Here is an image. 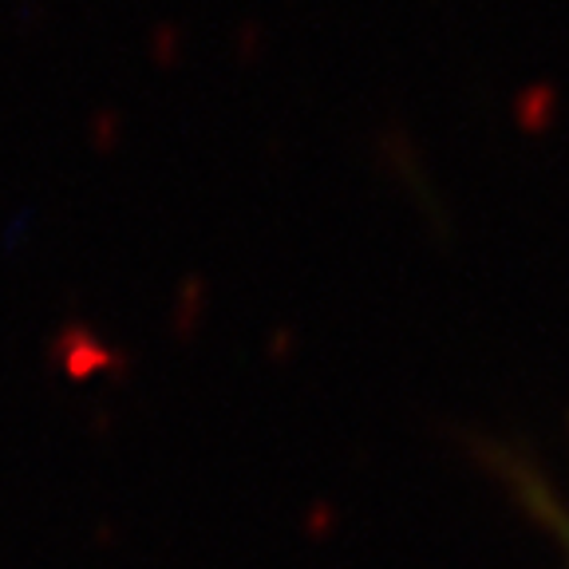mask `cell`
<instances>
[{
  "label": "cell",
  "mask_w": 569,
  "mask_h": 569,
  "mask_svg": "<svg viewBox=\"0 0 569 569\" xmlns=\"http://www.w3.org/2000/svg\"><path fill=\"white\" fill-rule=\"evenodd\" d=\"M558 530H561V538H566V546H569V526H566V522H561V526H558Z\"/></svg>",
  "instance_id": "cell-1"
}]
</instances>
